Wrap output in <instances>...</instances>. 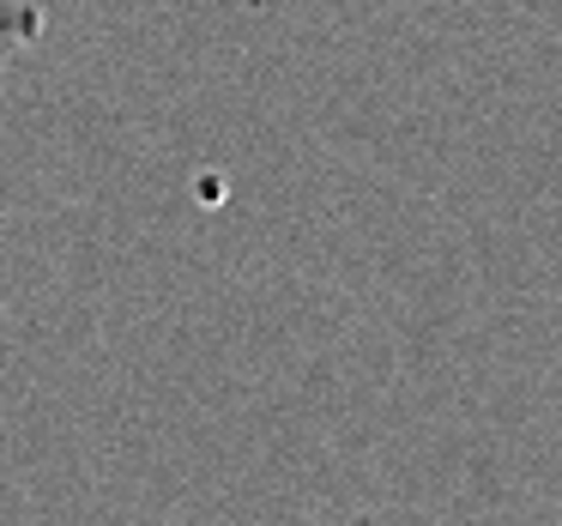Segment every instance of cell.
Masks as SVG:
<instances>
[{
  "label": "cell",
  "mask_w": 562,
  "mask_h": 526,
  "mask_svg": "<svg viewBox=\"0 0 562 526\" xmlns=\"http://www.w3.org/2000/svg\"><path fill=\"white\" fill-rule=\"evenodd\" d=\"M37 25H43V19H0V61H7V49H13V43L37 37Z\"/></svg>",
  "instance_id": "cell-1"
}]
</instances>
